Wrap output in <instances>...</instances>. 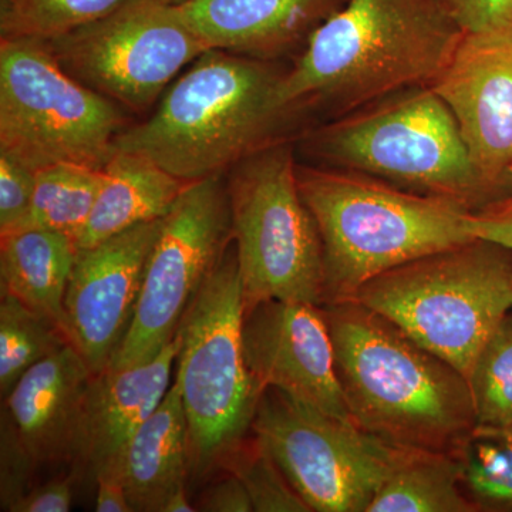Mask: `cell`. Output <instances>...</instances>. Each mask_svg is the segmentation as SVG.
Here are the masks:
<instances>
[{
	"instance_id": "cell-1",
	"label": "cell",
	"mask_w": 512,
	"mask_h": 512,
	"mask_svg": "<svg viewBox=\"0 0 512 512\" xmlns=\"http://www.w3.org/2000/svg\"><path fill=\"white\" fill-rule=\"evenodd\" d=\"M353 423L400 450L451 454L477 426L467 377L356 301L322 305Z\"/></svg>"
},
{
	"instance_id": "cell-2",
	"label": "cell",
	"mask_w": 512,
	"mask_h": 512,
	"mask_svg": "<svg viewBox=\"0 0 512 512\" xmlns=\"http://www.w3.org/2000/svg\"><path fill=\"white\" fill-rule=\"evenodd\" d=\"M441 0H348L309 35L282 74L286 107L322 101L350 111L387 94L431 86L463 37Z\"/></svg>"
},
{
	"instance_id": "cell-3",
	"label": "cell",
	"mask_w": 512,
	"mask_h": 512,
	"mask_svg": "<svg viewBox=\"0 0 512 512\" xmlns=\"http://www.w3.org/2000/svg\"><path fill=\"white\" fill-rule=\"evenodd\" d=\"M281 79L264 62L207 50L165 90L150 119L117 137L114 153L146 157L187 184L224 175L271 144L291 113Z\"/></svg>"
},
{
	"instance_id": "cell-4",
	"label": "cell",
	"mask_w": 512,
	"mask_h": 512,
	"mask_svg": "<svg viewBox=\"0 0 512 512\" xmlns=\"http://www.w3.org/2000/svg\"><path fill=\"white\" fill-rule=\"evenodd\" d=\"M296 177L322 242L323 305L350 301L384 272L476 239L460 202L339 171L296 167Z\"/></svg>"
},
{
	"instance_id": "cell-5",
	"label": "cell",
	"mask_w": 512,
	"mask_h": 512,
	"mask_svg": "<svg viewBox=\"0 0 512 512\" xmlns=\"http://www.w3.org/2000/svg\"><path fill=\"white\" fill-rule=\"evenodd\" d=\"M350 301L392 320L468 380L512 312V249L476 238L384 272Z\"/></svg>"
},
{
	"instance_id": "cell-6",
	"label": "cell",
	"mask_w": 512,
	"mask_h": 512,
	"mask_svg": "<svg viewBox=\"0 0 512 512\" xmlns=\"http://www.w3.org/2000/svg\"><path fill=\"white\" fill-rule=\"evenodd\" d=\"M244 296L234 238L192 299L174 340L175 383L190 434V478L202 480L224 468L249 434L261 387L242 346Z\"/></svg>"
},
{
	"instance_id": "cell-7",
	"label": "cell",
	"mask_w": 512,
	"mask_h": 512,
	"mask_svg": "<svg viewBox=\"0 0 512 512\" xmlns=\"http://www.w3.org/2000/svg\"><path fill=\"white\" fill-rule=\"evenodd\" d=\"M309 150L346 170L402 184L478 211L493 195L471 160L456 117L431 86L313 133Z\"/></svg>"
},
{
	"instance_id": "cell-8",
	"label": "cell",
	"mask_w": 512,
	"mask_h": 512,
	"mask_svg": "<svg viewBox=\"0 0 512 512\" xmlns=\"http://www.w3.org/2000/svg\"><path fill=\"white\" fill-rule=\"evenodd\" d=\"M293 151L271 143L231 168L232 238L245 309L264 301L323 305L318 227L299 191Z\"/></svg>"
},
{
	"instance_id": "cell-9",
	"label": "cell",
	"mask_w": 512,
	"mask_h": 512,
	"mask_svg": "<svg viewBox=\"0 0 512 512\" xmlns=\"http://www.w3.org/2000/svg\"><path fill=\"white\" fill-rule=\"evenodd\" d=\"M124 127L116 101L66 72L42 42L0 43V153L30 170H104Z\"/></svg>"
},
{
	"instance_id": "cell-10",
	"label": "cell",
	"mask_w": 512,
	"mask_h": 512,
	"mask_svg": "<svg viewBox=\"0 0 512 512\" xmlns=\"http://www.w3.org/2000/svg\"><path fill=\"white\" fill-rule=\"evenodd\" d=\"M251 434L316 512H367L402 451L271 387Z\"/></svg>"
},
{
	"instance_id": "cell-11",
	"label": "cell",
	"mask_w": 512,
	"mask_h": 512,
	"mask_svg": "<svg viewBox=\"0 0 512 512\" xmlns=\"http://www.w3.org/2000/svg\"><path fill=\"white\" fill-rule=\"evenodd\" d=\"M42 43L74 79L138 111L210 50L180 8L163 0H130L107 18Z\"/></svg>"
},
{
	"instance_id": "cell-12",
	"label": "cell",
	"mask_w": 512,
	"mask_h": 512,
	"mask_svg": "<svg viewBox=\"0 0 512 512\" xmlns=\"http://www.w3.org/2000/svg\"><path fill=\"white\" fill-rule=\"evenodd\" d=\"M231 242L224 175L188 184L164 217L148 255L133 322L109 367L146 362L174 339L192 299Z\"/></svg>"
},
{
	"instance_id": "cell-13",
	"label": "cell",
	"mask_w": 512,
	"mask_h": 512,
	"mask_svg": "<svg viewBox=\"0 0 512 512\" xmlns=\"http://www.w3.org/2000/svg\"><path fill=\"white\" fill-rule=\"evenodd\" d=\"M163 220L144 222L77 251L64 293L63 329L93 375L109 367L126 338Z\"/></svg>"
},
{
	"instance_id": "cell-14",
	"label": "cell",
	"mask_w": 512,
	"mask_h": 512,
	"mask_svg": "<svg viewBox=\"0 0 512 512\" xmlns=\"http://www.w3.org/2000/svg\"><path fill=\"white\" fill-rule=\"evenodd\" d=\"M245 362L255 382L353 423L343 396L332 336L322 306L264 301L245 309ZM355 424V423H353Z\"/></svg>"
},
{
	"instance_id": "cell-15",
	"label": "cell",
	"mask_w": 512,
	"mask_h": 512,
	"mask_svg": "<svg viewBox=\"0 0 512 512\" xmlns=\"http://www.w3.org/2000/svg\"><path fill=\"white\" fill-rule=\"evenodd\" d=\"M431 87L456 117L494 204L512 165V26L464 33Z\"/></svg>"
},
{
	"instance_id": "cell-16",
	"label": "cell",
	"mask_w": 512,
	"mask_h": 512,
	"mask_svg": "<svg viewBox=\"0 0 512 512\" xmlns=\"http://www.w3.org/2000/svg\"><path fill=\"white\" fill-rule=\"evenodd\" d=\"M175 340L146 362L127 367H107L94 375L84 397L74 470L99 477L120 478L124 451L138 427L151 416L170 389L175 366Z\"/></svg>"
},
{
	"instance_id": "cell-17",
	"label": "cell",
	"mask_w": 512,
	"mask_h": 512,
	"mask_svg": "<svg viewBox=\"0 0 512 512\" xmlns=\"http://www.w3.org/2000/svg\"><path fill=\"white\" fill-rule=\"evenodd\" d=\"M93 376L82 355L69 345L29 369L3 399L2 412L37 466L73 463L80 414Z\"/></svg>"
},
{
	"instance_id": "cell-18",
	"label": "cell",
	"mask_w": 512,
	"mask_h": 512,
	"mask_svg": "<svg viewBox=\"0 0 512 512\" xmlns=\"http://www.w3.org/2000/svg\"><path fill=\"white\" fill-rule=\"evenodd\" d=\"M332 0H187L178 6L208 49L269 56L311 35Z\"/></svg>"
},
{
	"instance_id": "cell-19",
	"label": "cell",
	"mask_w": 512,
	"mask_h": 512,
	"mask_svg": "<svg viewBox=\"0 0 512 512\" xmlns=\"http://www.w3.org/2000/svg\"><path fill=\"white\" fill-rule=\"evenodd\" d=\"M190 473L188 421L174 383L128 443L120 478L134 512H161L171 495L187 490Z\"/></svg>"
},
{
	"instance_id": "cell-20",
	"label": "cell",
	"mask_w": 512,
	"mask_h": 512,
	"mask_svg": "<svg viewBox=\"0 0 512 512\" xmlns=\"http://www.w3.org/2000/svg\"><path fill=\"white\" fill-rule=\"evenodd\" d=\"M104 180L92 215L76 239L79 249L161 220L174 207L187 183L138 154L116 151L104 167Z\"/></svg>"
},
{
	"instance_id": "cell-21",
	"label": "cell",
	"mask_w": 512,
	"mask_h": 512,
	"mask_svg": "<svg viewBox=\"0 0 512 512\" xmlns=\"http://www.w3.org/2000/svg\"><path fill=\"white\" fill-rule=\"evenodd\" d=\"M77 251L72 237L52 229L0 235V295L15 296L63 329L64 293Z\"/></svg>"
},
{
	"instance_id": "cell-22",
	"label": "cell",
	"mask_w": 512,
	"mask_h": 512,
	"mask_svg": "<svg viewBox=\"0 0 512 512\" xmlns=\"http://www.w3.org/2000/svg\"><path fill=\"white\" fill-rule=\"evenodd\" d=\"M367 512H477L464 494L456 458L402 450Z\"/></svg>"
},
{
	"instance_id": "cell-23",
	"label": "cell",
	"mask_w": 512,
	"mask_h": 512,
	"mask_svg": "<svg viewBox=\"0 0 512 512\" xmlns=\"http://www.w3.org/2000/svg\"><path fill=\"white\" fill-rule=\"evenodd\" d=\"M104 171L87 165L59 163L36 171L32 210L25 228L82 234L103 184Z\"/></svg>"
},
{
	"instance_id": "cell-24",
	"label": "cell",
	"mask_w": 512,
	"mask_h": 512,
	"mask_svg": "<svg viewBox=\"0 0 512 512\" xmlns=\"http://www.w3.org/2000/svg\"><path fill=\"white\" fill-rule=\"evenodd\" d=\"M451 456L476 511L512 512V426H476Z\"/></svg>"
},
{
	"instance_id": "cell-25",
	"label": "cell",
	"mask_w": 512,
	"mask_h": 512,
	"mask_svg": "<svg viewBox=\"0 0 512 512\" xmlns=\"http://www.w3.org/2000/svg\"><path fill=\"white\" fill-rule=\"evenodd\" d=\"M70 342L53 320L12 295H0V394L6 399L20 377Z\"/></svg>"
},
{
	"instance_id": "cell-26",
	"label": "cell",
	"mask_w": 512,
	"mask_h": 512,
	"mask_svg": "<svg viewBox=\"0 0 512 512\" xmlns=\"http://www.w3.org/2000/svg\"><path fill=\"white\" fill-rule=\"evenodd\" d=\"M130 0H3L2 39L47 42L107 18Z\"/></svg>"
},
{
	"instance_id": "cell-27",
	"label": "cell",
	"mask_w": 512,
	"mask_h": 512,
	"mask_svg": "<svg viewBox=\"0 0 512 512\" xmlns=\"http://www.w3.org/2000/svg\"><path fill=\"white\" fill-rule=\"evenodd\" d=\"M468 384L477 426H512V312L485 343Z\"/></svg>"
},
{
	"instance_id": "cell-28",
	"label": "cell",
	"mask_w": 512,
	"mask_h": 512,
	"mask_svg": "<svg viewBox=\"0 0 512 512\" xmlns=\"http://www.w3.org/2000/svg\"><path fill=\"white\" fill-rule=\"evenodd\" d=\"M248 439L229 457L224 468L247 487L254 511L312 512L264 446L254 436Z\"/></svg>"
},
{
	"instance_id": "cell-29",
	"label": "cell",
	"mask_w": 512,
	"mask_h": 512,
	"mask_svg": "<svg viewBox=\"0 0 512 512\" xmlns=\"http://www.w3.org/2000/svg\"><path fill=\"white\" fill-rule=\"evenodd\" d=\"M39 467L20 440L12 421L2 412L0 423V507L12 512V508L28 494L33 473Z\"/></svg>"
},
{
	"instance_id": "cell-30",
	"label": "cell",
	"mask_w": 512,
	"mask_h": 512,
	"mask_svg": "<svg viewBox=\"0 0 512 512\" xmlns=\"http://www.w3.org/2000/svg\"><path fill=\"white\" fill-rule=\"evenodd\" d=\"M35 184V171L0 153V235L25 228Z\"/></svg>"
},
{
	"instance_id": "cell-31",
	"label": "cell",
	"mask_w": 512,
	"mask_h": 512,
	"mask_svg": "<svg viewBox=\"0 0 512 512\" xmlns=\"http://www.w3.org/2000/svg\"><path fill=\"white\" fill-rule=\"evenodd\" d=\"M463 33L512 26V0H441Z\"/></svg>"
},
{
	"instance_id": "cell-32",
	"label": "cell",
	"mask_w": 512,
	"mask_h": 512,
	"mask_svg": "<svg viewBox=\"0 0 512 512\" xmlns=\"http://www.w3.org/2000/svg\"><path fill=\"white\" fill-rule=\"evenodd\" d=\"M79 473L57 477L42 485H33L12 512H67L72 508L74 484Z\"/></svg>"
},
{
	"instance_id": "cell-33",
	"label": "cell",
	"mask_w": 512,
	"mask_h": 512,
	"mask_svg": "<svg viewBox=\"0 0 512 512\" xmlns=\"http://www.w3.org/2000/svg\"><path fill=\"white\" fill-rule=\"evenodd\" d=\"M468 232L512 249V200L494 202L467 215Z\"/></svg>"
},
{
	"instance_id": "cell-34",
	"label": "cell",
	"mask_w": 512,
	"mask_h": 512,
	"mask_svg": "<svg viewBox=\"0 0 512 512\" xmlns=\"http://www.w3.org/2000/svg\"><path fill=\"white\" fill-rule=\"evenodd\" d=\"M195 508L205 512L254 511L247 487L232 473L208 485Z\"/></svg>"
},
{
	"instance_id": "cell-35",
	"label": "cell",
	"mask_w": 512,
	"mask_h": 512,
	"mask_svg": "<svg viewBox=\"0 0 512 512\" xmlns=\"http://www.w3.org/2000/svg\"><path fill=\"white\" fill-rule=\"evenodd\" d=\"M97 484V512H134L128 501L126 488L121 478L113 476L99 477Z\"/></svg>"
},
{
	"instance_id": "cell-36",
	"label": "cell",
	"mask_w": 512,
	"mask_h": 512,
	"mask_svg": "<svg viewBox=\"0 0 512 512\" xmlns=\"http://www.w3.org/2000/svg\"><path fill=\"white\" fill-rule=\"evenodd\" d=\"M197 511L195 505L188 501L187 490L178 491L168 498L167 503L164 504L163 511L161 512H194Z\"/></svg>"
},
{
	"instance_id": "cell-37",
	"label": "cell",
	"mask_w": 512,
	"mask_h": 512,
	"mask_svg": "<svg viewBox=\"0 0 512 512\" xmlns=\"http://www.w3.org/2000/svg\"><path fill=\"white\" fill-rule=\"evenodd\" d=\"M512 200V165L504 180L501 181L500 191H498V201ZM491 205V204H490Z\"/></svg>"
},
{
	"instance_id": "cell-38",
	"label": "cell",
	"mask_w": 512,
	"mask_h": 512,
	"mask_svg": "<svg viewBox=\"0 0 512 512\" xmlns=\"http://www.w3.org/2000/svg\"><path fill=\"white\" fill-rule=\"evenodd\" d=\"M163 2L168 3V5L180 6L187 2V0H163Z\"/></svg>"
}]
</instances>
